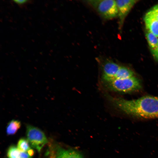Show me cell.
<instances>
[{"instance_id": "6da1fadb", "label": "cell", "mask_w": 158, "mask_h": 158, "mask_svg": "<svg viewBox=\"0 0 158 158\" xmlns=\"http://www.w3.org/2000/svg\"><path fill=\"white\" fill-rule=\"evenodd\" d=\"M106 96L114 106L127 114L145 118H158V97L147 96L128 100Z\"/></svg>"}, {"instance_id": "7a4b0ae2", "label": "cell", "mask_w": 158, "mask_h": 158, "mask_svg": "<svg viewBox=\"0 0 158 158\" xmlns=\"http://www.w3.org/2000/svg\"><path fill=\"white\" fill-rule=\"evenodd\" d=\"M85 1L105 20H110L118 16V11L115 0H89Z\"/></svg>"}, {"instance_id": "3957f363", "label": "cell", "mask_w": 158, "mask_h": 158, "mask_svg": "<svg viewBox=\"0 0 158 158\" xmlns=\"http://www.w3.org/2000/svg\"><path fill=\"white\" fill-rule=\"evenodd\" d=\"M102 82L108 90L115 92H131L138 90L141 87L140 80L134 76L126 79H114Z\"/></svg>"}, {"instance_id": "277c9868", "label": "cell", "mask_w": 158, "mask_h": 158, "mask_svg": "<svg viewBox=\"0 0 158 158\" xmlns=\"http://www.w3.org/2000/svg\"><path fill=\"white\" fill-rule=\"evenodd\" d=\"M26 135L30 146L39 152L48 142L44 133L38 128L30 125L27 126Z\"/></svg>"}, {"instance_id": "5b68a950", "label": "cell", "mask_w": 158, "mask_h": 158, "mask_svg": "<svg viewBox=\"0 0 158 158\" xmlns=\"http://www.w3.org/2000/svg\"><path fill=\"white\" fill-rule=\"evenodd\" d=\"M97 59L102 71V81L112 80L121 66L110 59L100 57Z\"/></svg>"}, {"instance_id": "8992f818", "label": "cell", "mask_w": 158, "mask_h": 158, "mask_svg": "<svg viewBox=\"0 0 158 158\" xmlns=\"http://www.w3.org/2000/svg\"><path fill=\"white\" fill-rule=\"evenodd\" d=\"M118 8L119 26L121 27L124 19L137 0H115Z\"/></svg>"}, {"instance_id": "52a82bcc", "label": "cell", "mask_w": 158, "mask_h": 158, "mask_svg": "<svg viewBox=\"0 0 158 158\" xmlns=\"http://www.w3.org/2000/svg\"><path fill=\"white\" fill-rule=\"evenodd\" d=\"M144 20L146 29L158 37V20L147 13Z\"/></svg>"}, {"instance_id": "ba28073f", "label": "cell", "mask_w": 158, "mask_h": 158, "mask_svg": "<svg viewBox=\"0 0 158 158\" xmlns=\"http://www.w3.org/2000/svg\"><path fill=\"white\" fill-rule=\"evenodd\" d=\"M56 158H83L79 152L73 150L58 148L56 153Z\"/></svg>"}, {"instance_id": "9c48e42d", "label": "cell", "mask_w": 158, "mask_h": 158, "mask_svg": "<svg viewBox=\"0 0 158 158\" xmlns=\"http://www.w3.org/2000/svg\"><path fill=\"white\" fill-rule=\"evenodd\" d=\"M133 76L134 73L132 70L125 67L121 66L113 78L111 80L126 79Z\"/></svg>"}, {"instance_id": "30bf717a", "label": "cell", "mask_w": 158, "mask_h": 158, "mask_svg": "<svg viewBox=\"0 0 158 158\" xmlns=\"http://www.w3.org/2000/svg\"><path fill=\"white\" fill-rule=\"evenodd\" d=\"M21 122L18 120L13 119L8 123L6 129V133L8 135L15 134L21 126Z\"/></svg>"}, {"instance_id": "8fae6325", "label": "cell", "mask_w": 158, "mask_h": 158, "mask_svg": "<svg viewBox=\"0 0 158 158\" xmlns=\"http://www.w3.org/2000/svg\"><path fill=\"white\" fill-rule=\"evenodd\" d=\"M145 36L151 49H155L158 43V37L147 29Z\"/></svg>"}, {"instance_id": "7c38bea8", "label": "cell", "mask_w": 158, "mask_h": 158, "mask_svg": "<svg viewBox=\"0 0 158 158\" xmlns=\"http://www.w3.org/2000/svg\"><path fill=\"white\" fill-rule=\"evenodd\" d=\"M17 147L21 152H28L32 149L27 139L25 138L20 139L18 141Z\"/></svg>"}, {"instance_id": "4fadbf2b", "label": "cell", "mask_w": 158, "mask_h": 158, "mask_svg": "<svg viewBox=\"0 0 158 158\" xmlns=\"http://www.w3.org/2000/svg\"><path fill=\"white\" fill-rule=\"evenodd\" d=\"M20 152L17 147L12 145L8 149L7 156L8 158H20Z\"/></svg>"}, {"instance_id": "5bb4252c", "label": "cell", "mask_w": 158, "mask_h": 158, "mask_svg": "<svg viewBox=\"0 0 158 158\" xmlns=\"http://www.w3.org/2000/svg\"><path fill=\"white\" fill-rule=\"evenodd\" d=\"M13 2L18 5L19 7L23 8L25 7L26 5L32 2L31 0H13Z\"/></svg>"}, {"instance_id": "9a60e30c", "label": "cell", "mask_w": 158, "mask_h": 158, "mask_svg": "<svg viewBox=\"0 0 158 158\" xmlns=\"http://www.w3.org/2000/svg\"><path fill=\"white\" fill-rule=\"evenodd\" d=\"M147 13L153 16L158 20V4L152 7Z\"/></svg>"}, {"instance_id": "2e32d148", "label": "cell", "mask_w": 158, "mask_h": 158, "mask_svg": "<svg viewBox=\"0 0 158 158\" xmlns=\"http://www.w3.org/2000/svg\"><path fill=\"white\" fill-rule=\"evenodd\" d=\"M151 51L154 59L158 61V43L156 47L154 49H151Z\"/></svg>"}, {"instance_id": "e0dca14e", "label": "cell", "mask_w": 158, "mask_h": 158, "mask_svg": "<svg viewBox=\"0 0 158 158\" xmlns=\"http://www.w3.org/2000/svg\"><path fill=\"white\" fill-rule=\"evenodd\" d=\"M32 157L28 152L20 151V158H31Z\"/></svg>"}, {"instance_id": "ac0fdd59", "label": "cell", "mask_w": 158, "mask_h": 158, "mask_svg": "<svg viewBox=\"0 0 158 158\" xmlns=\"http://www.w3.org/2000/svg\"><path fill=\"white\" fill-rule=\"evenodd\" d=\"M48 158H56V154L52 152Z\"/></svg>"}]
</instances>
